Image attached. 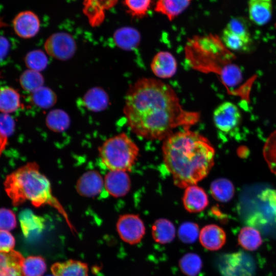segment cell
<instances>
[{
  "label": "cell",
  "instance_id": "cell-4",
  "mask_svg": "<svg viewBox=\"0 0 276 276\" xmlns=\"http://www.w3.org/2000/svg\"><path fill=\"white\" fill-rule=\"evenodd\" d=\"M98 150L102 163L110 170L130 171L139 154L136 144L124 132L106 140Z\"/></svg>",
  "mask_w": 276,
  "mask_h": 276
},
{
  "label": "cell",
  "instance_id": "cell-27",
  "mask_svg": "<svg viewBox=\"0 0 276 276\" xmlns=\"http://www.w3.org/2000/svg\"><path fill=\"white\" fill-rule=\"evenodd\" d=\"M239 244L249 251L258 249L262 243V239L259 232L251 226L242 227L238 236Z\"/></svg>",
  "mask_w": 276,
  "mask_h": 276
},
{
  "label": "cell",
  "instance_id": "cell-26",
  "mask_svg": "<svg viewBox=\"0 0 276 276\" xmlns=\"http://www.w3.org/2000/svg\"><path fill=\"white\" fill-rule=\"evenodd\" d=\"M71 120L67 113L61 109L51 110L45 118L47 127L55 132H62L68 128Z\"/></svg>",
  "mask_w": 276,
  "mask_h": 276
},
{
  "label": "cell",
  "instance_id": "cell-2",
  "mask_svg": "<svg viewBox=\"0 0 276 276\" xmlns=\"http://www.w3.org/2000/svg\"><path fill=\"white\" fill-rule=\"evenodd\" d=\"M162 151L164 164L180 188L196 185L214 165L215 150L209 141L190 129L175 132L164 140Z\"/></svg>",
  "mask_w": 276,
  "mask_h": 276
},
{
  "label": "cell",
  "instance_id": "cell-24",
  "mask_svg": "<svg viewBox=\"0 0 276 276\" xmlns=\"http://www.w3.org/2000/svg\"><path fill=\"white\" fill-rule=\"evenodd\" d=\"M20 96L16 89L8 86L1 88L0 110L2 113L14 112L20 108Z\"/></svg>",
  "mask_w": 276,
  "mask_h": 276
},
{
  "label": "cell",
  "instance_id": "cell-16",
  "mask_svg": "<svg viewBox=\"0 0 276 276\" xmlns=\"http://www.w3.org/2000/svg\"><path fill=\"white\" fill-rule=\"evenodd\" d=\"M272 0H249L248 12L250 20L258 26L268 23L272 16Z\"/></svg>",
  "mask_w": 276,
  "mask_h": 276
},
{
  "label": "cell",
  "instance_id": "cell-8",
  "mask_svg": "<svg viewBox=\"0 0 276 276\" xmlns=\"http://www.w3.org/2000/svg\"><path fill=\"white\" fill-rule=\"evenodd\" d=\"M213 117L216 128L225 133H228L237 128L241 120L238 107L228 101L218 105L214 111Z\"/></svg>",
  "mask_w": 276,
  "mask_h": 276
},
{
  "label": "cell",
  "instance_id": "cell-21",
  "mask_svg": "<svg viewBox=\"0 0 276 276\" xmlns=\"http://www.w3.org/2000/svg\"><path fill=\"white\" fill-rule=\"evenodd\" d=\"M192 0H157L155 12L172 21L189 6Z\"/></svg>",
  "mask_w": 276,
  "mask_h": 276
},
{
  "label": "cell",
  "instance_id": "cell-12",
  "mask_svg": "<svg viewBox=\"0 0 276 276\" xmlns=\"http://www.w3.org/2000/svg\"><path fill=\"white\" fill-rule=\"evenodd\" d=\"M150 67L153 74L159 79H168L175 75L177 62L169 52L159 51L153 57Z\"/></svg>",
  "mask_w": 276,
  "mask_h": 276
},
{
  "label": "cell",
  "instance_id": "cell-37",
  "mask_svg": "<svg viewBox=\"0 0 276 276\" xmlns=\"http://www.w3.org/2000/svg\"><path fill=\"white\" fill-rule=\"evenodd\" d=\"M153 0H124L127 12L132 16L142 18L146 15Z\"/></svg>",
  "mask_w": 276,
  "mask_h": 276
},
{
  "label": "cell",
  "instance_id": "cell-9",
  "mask_svg": "<svg viewBox=\"0 0 276 276\" xmlns=\"http://www.w3.org/2000/svg\"><path fill=\"white\" fill-rule=\"evenodd\" d=\"M13 27L16 34L24 39L35 36L40 29V21L38 16L30 11L18 13L13 20Z\"/></svg>",
  "mask_w": 276,
  "mask_h": 276
},
{
  "label": "cell",
  "instance_id": "cell-29",
  "mask_svg": "<svg viewBox=\"0 0 276 276\" xmlns=\"http://www.w3.org/2000/svg\"><path fill=\"white\" fill-rule=\"evenodd\" d=\"M224 46L234 51H245L251 43V38L234 33L224 28L221 35Z\"/></svg>",
  "mask_w": 276,
  "mask_h": 276
},
{
  "label": "cell",
  "instance_id": "cell-38",
  "mask_svg": "<svg viewBox=\"0 0 276 276\" xmlns=\"http://www.w3.org/2000/svg\"><path fill=\"white\" fill-rule=\"evenodd\" d=\"M259 197L265 206L266 212L270 219L276 222V191L266 189L261 192Z\"/></svg>",
  "mask_w": 276,
  "mask_h": 276
},
{
  "label": "cell",
  "instance_id": "cell-14",
  "mask_svg": "<svg viewBox=\"0 0 276 276\" xmlns=\"http://www.w3.org/2000/svg\"><path fill=\"white\" fill-rule=\"evenodd\" d=\"M182 200L185 209L190 213L201 212L209 204L208 197L205 191L196 185L185 188Z\"/></svg>",
  "mask_w": 276,
  "mask_h": 276
},
{
  "label": "cell",
  "instance_id": "cell-33",
  "mask_svg": "<svg viewBox=\"0 0 276 276\" xmlns=\"http://www.w3.org/2000/svg\"><path fill=\"white\" fill-rule=\"evenodd\" d=\"M24 61L28 69L41 72L48 64V58L45 52L40 49L28 52L25 56Z\"/></svg>",
  "mask_w": 276,
  "mask_h": 276
},
{
  "label": "cell",
  "instance_id": "cell-7",
  "mask_svg": "<svg viewBox=\"0 0 276 276\" xmlns=\"http://www.w3.org/2000/svg\"><path fill=\"white\" fill-rule=\"evenodd\" d=\"M219 267L223 276H251L254 268L252 259L241 252L225 255Z\"/></svg>",
  "mask_w": 276,
  "mask_h": 276
},
{
  "label": "cell",
  "instance_id": "cell-11",
  "mask_svg": "<svg viewBox=\"0 0 276 276\" xmlns=\"http://www.w3.org/2000/svg\"><path fill=\"white\" fill-rule=\"evenodd\" d=\"M76 188L80 195L94 197L102 192L104 188V179L97 171L89 170L79 177Z\"/></svg>",
  "mask_w": 276,
  "mask_h": 276
},
{
  "label": "cell",
  "instance_id": "cell-5",
  "mask_svg": "<svg viewBox=\"0 0 276 276\" xmlns=\"http://www.w3.org/2000/svg\"><path fill=\"white\" fill-rule=\"evenodd\" d=\"M44 48L46 53L57 60L66 61L72 58L77 50V44L73 36L66 32H59L50 35L45 40Z\"/></svg>",
  "mask_w": 276,
  "mask_h": 276
},
{
  "label": "cell",
  "instance_id": "cell-28",
  "mask_svg": "<svg viewBox=\"0 0 276 276\" xmlns=\"http://www.w3.org/2000/svg\"><path fill=\"white\" fill-rule=\"evenodd\" d=\"M30 101L33 105L39 108L49 109L56 103L57 98L51 88L42 86L31 93Z\"/></svg>",
  "mask_w": 276,
  "mask_h": 276
},
{
  "label": "cell",
  "instance_id": "cell-40",
  "mask_svg": "<svg viewBox=\"0 0 276 276\" xmlns=\"http://www.w3.org/2000/svg\"><path fill=\"white\" fill-rule=\"evenodd\" d=\"M0 251L8 252L13 250L15 245V239L9 231H0Z\"/></svg>",
  "mask_w": 276,
  "mask_h": 276
},
{
  "label": "cell",
  "instance_id": "cell-31",
  "mask_svg": "<svg viewBox=\"0 0 276 276\" xmlns=\"http://www.w3.org/2000/svg\"><path fill=\"white\" fill-rule=\"evenodd\" d=\"M19 81L24 90L32 93L43 86L44 79L40 72L28 69L21 73Z\"/></svg>",
  "mask_w": 276,
  "mask_h": 276
},
{
  "label": "cell",
  "instance_id": "cell-20",
  "mask_svg": "<svg viewBox=\"0 0 276 276\" xmlns=\"http://www.w3.org/2000/svg\"><path fill=\"white\" fill-rule=\"evenodd\" d=\"M113 37L117 46L126 51H131L136 48L141 40L139 32L130 27H124L118 29L114 33Z\"/></svg>",
  "mask_w": 276,
  "mask_h": 276
},
{
  "label": "cell",
  "instance_id": "cell-17",
  "mask_svg": "<svg viewBox=\"0 0 276 276\" xmlns=\"http://www.w3.org/2000/svg\"><path fill=\"white\" fill-rule=\"evenodd\" d=\"M19 220L22 233L26 238L38 235L44 228V219L29 209L20 213Z\"/></svg>",
  "mask_w": 276,
  "mask_h": 276
},
{
  "label": "cell",
  "instance_id": "cell-10",
  "mask_svg": "<svg viewBox=\"0 0 276 276\" xmlns=\"http://www.w3.org/2000/svg\"><path fill=\"white\" fill-rule=\"evenodd\" d=\"M121 170H110L104 177V188L110 195L121 197L126 195L131 188L129 175Z\"/></svg>",
  "mask_w": 276,
  "mask_h": 276
},
{
  "label": "cell",
  "instance_id": "cell-25",
  "mask_svg": "<svg viewBox=\"0 0 276 276\" xmlns=\"http://www.w3.org/2000/svg\"><path fill=\"white\" fill-rule=\"evenodd\" d=\"M210 192L213 198L216 200L226 202L233 197L235 188L229 180L219 178L212 181L210 186Z\"/></svg>",
  "mask_w": 276,
  "mask_h": 276
},
{
  "label": "cell",
  "instance_id": "cell-30",
  "mask_svg": "<svg viewBox=\"0 0 276 276\" xmlns=\"http://www.w3.org/2000/svg\"><path fill=\"white\" fill-rule=\"evenodd\" d=\"M179 266L186 276H197L202 269V262L197 254L188 252L180 259Z\"/></svg>",
  "mask_w": 276,
  "mask_h": 276
},
{
  "label": "cell",
  "instance_id": "cell-34",
  "mask_svg": "<svg viewBox=\"0 0 276 276\" xmlns=\"http://www.w3.org/2000/svg\"><path fill=\"white\" fill-rule=\"evenodd\" d=\"M13 118L7 113H1L0 118V153L2 154L8 144V137L15 130Z\"/></svg>",
  "mask_w": 276,
  "mask_h": 276
},
{
  "label": "cell",
  "instance_id": "cell-23",
  "mask_svg": "<svg viewBox=\"0 0 276 276\" xmlns=\"http://www.w3.org/2000/svg\"><path fill=\"white\" fill-rule=\"evenodd\" d=\"M55 276H88V267L85 263L68 260L54 264L51 268Z\"/></svg>",
  "mask_w": 276,
  "mask_h": 276
},
{
  "label": "cell",
  "instance_id": "cell-3",
  "mask_svg": "<svg viewBox=\"0 0 276 276\" xmlns=\"http://www.w3.org/2000/svg\"><path fill=\"white\" fill-rule=\"evenodd\" d=\"M5 191L14 206L27 201L36 208L48 204L66 218L65 211L52 193L51 183L39 171L36 162H29L8 174L4 182Z\"/></svg>",
  "mask_w": 276,
  "mask_h": 276
},
{
  "label": "cell",
  "instance_id": "cell-15",
  "mask_svg": "<svg viewBox=\"0 0 276 276\" xmlns=\"http://www.w3.org/2000/svg\"><path fill=\"white\" fill-rule=\"evenodd\" d=\"M199 241L205 248L215 251L220 249L226 241L224 231L216 224H208L200 231Z\"/></svg>",
  "mask_w": 276,
  "mask_h": 276
},
{
  "label": "cell",
  "instance_id": "cell-42",
  "mask_svg": "<svg viewBox=\"0 0 276 276\" xmlns=\"http://www.w3.org/2000/svg\"><path fill=\"white\" fill-rule=\"evenodd\" d=\"M48 276H55V275L53 274V275H48Z\"/></svg>",
  "mask_w": 276,
  "mask_h": 276
},
{
  "label": "cell",
  "instance_id": "cell-35",
  "mask_svg": "<svg viewBox=\"0 0 276 276\" xmlns=\"http://www.w3.org/2000/svg\"><path fill=\"white\" fill-rule=\"evenodd\" d=\"M263 154L270 170L276 175V130L267 139L263 147Z\"/></svg>",
  "mask_w": 276,
  "mask_h": 276
},
{
  "label": "cell",
  "instance_id": "cell-19",
  "mask_svg": "<svg viewBox=\"0 0 276 276\" xmlns=\"http://www.w3.org/2000/svg\"><path fill=\"white\" fill-rule=\"evenodd\" d=\"M109 97L102 87H94L89 89L83 97L85 107L92 112H100L105 110L109 105Z\"/></svg>",
  "mask_w": 276,
  "mask_h": 276
},
{
  "label": "cell",
  "instance_id": "cell-18",
  "mask_svg": "<svg viewBox=\"0 0 276 276\" xmlns=\"http://www.w3.org/2000/svg\"><path fill=\"white\" fill-rule=\"evenodd\" d=\"M24 259L20 254L13 250L1 252L0 276H24L21 270Z\"/></svg>",
  "mask_w": 276,
  "mask_h": 276
},
{
  "label": "cell",
  "instance_id": "cell-13",
  "mask_svg": "<svg viewBox=\"0 0 276 276\" xmlns=\"http://www.w3.org/2000/svg\"><path fill=\"white\" fill-rule=\"evenodd\" d=\"M118 0H84L83 11L92 27L100 25L105 18V11L116 5Z\"/></svg>",
  "mask_w": 276,
  "mask_h": 276
},
{
  "label": "cell",
  "instance_id": "cell-22",
  "mask_svg": "<svg viewBox=\"0 0 276 276\" xmlns=\"http://www.w3.org/2000/svg\"><path fill=\"white\" fill-rule=\"evenodd\" d=\"M175 233L174 225L168 219L159 218L152 224V237L156 243L165 244L171 242L175 237Z\"/></svg>",
  "mask_w": 276,
  "mask_h": 276
},
{
  "label": "cell",
  "instance_id": "cell-32",
  "mask_svg": "<svg viewBox=\"0 0 276 276\" xmlns=\"http://www.w3.org/2000/svg\"><path fill=\"white\" fill-rule=\"evenodd\" d=\"M47 269L45 262L39 256H30L24 259L21 270L24 276H42Z\"/></svg>",
  "mask_w": 276,
  "mask_h": 276
},
{
  "label": "cell",
  "instance_id": "cell-6",
  "mask_svg": "<svg viewBox=\"0 0 276 276\" xmlns=\"http://www.w3.org/2000/svg\"><path fill=\"white\" fill-rule=\"evenodd\" d=\"M116 226L121 239L131 245L140 242L145 234L144 222L138 215L126 214L120 216Z\"/></svg>",
  "mask_w": 276,
  "mask_h": 276
},
{
  "label": "cell",
  "instance_id": "cell-36",
  "mask_svg": "<svg viewBox=\"0 0 276 276\" xmlns=\"http://www.w3.org/2000/svg\"><path fill=\"white\" fill-rule=\"evenodd\" d=\"M178 237L186 244L194 243L199 236L198 224L192 222H185L180 224L178 229Z\"/></svg>",
  "mask_w": 276,
  "mask_h": 276
},
{
  "label": "cell",
  "instance_id": "cell-41",
  "mask_svg": "<svg viewBox=\"0 0 276 276\" xmlns=\"http://www.w3.org/2000/svg\"><path fill=\"white\" fill-rule=\"evenodd\" d=\"M9 42L5 37L1 36V57H5L8 51L9 48Z\"/></svg>",
  "mask_w": 276,
  "mask_h": 276
},
{
  "label": "cell",
  "instance_id": "cell-39",
  "mask_svg": "<svg viewBox=\"0 0 276 276\" xmlns=\"http://www.w3.org/2000/svg\"><path fill=\"white\" fill-rule=\"evenodd\" d=\"M16 218L13 212L9 209L1 208L0 210L1 230L10 231L16 226Z\"/></svg>",
  "mask_w": 276,
  "mask_h": 276
},
{
  "label": "cell",
  "instance_id": "cell-1",
  "mask_svg": "<svg viewBox=\"0 0 276 276\" xmlns=\"http://www.w3.org/2000/svg\"><path fill=\"white\" fill-rule=\"evenodd\" d=\"M123 112L131 131L150 140H164L178 128L190 129L200 118L198 112L183 107L172 87L153 78H140L130 85Z\"/></svg>",
  "mask_w": 276,
  "mask_h": 276
}]
</instances>
